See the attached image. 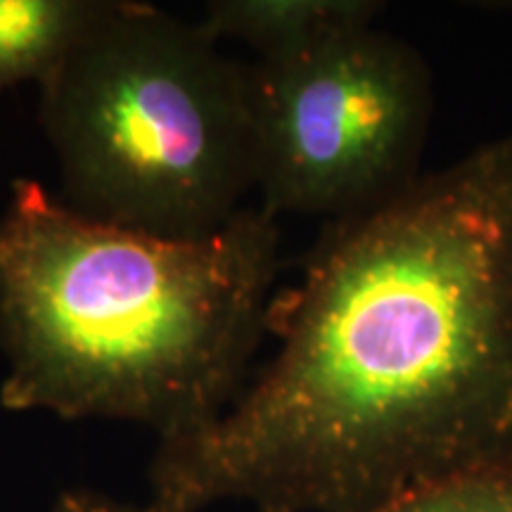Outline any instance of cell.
I'll list each match as a JSON object with an SVG mask.
<instances>
[{"label":"cell","mask_w":512,"mask_h":512,"mask_svg":"<svg viewBox=\"0 0 512 512\" xmlns=\"http://www.w3.org/2000/svg\"><path fill=\"white\" fill-rule=\"evenodd\" d=\"M275 354L159 444L147 512H375L512 451V133L328 221L273 294Z\"/></svg>","instance_id":"1"},{"label":"cell","mask_w":512,"mask_h":512,"mask_svg":"<svg viewBox=\"0 0 512 512\" xmlns=\"http://www.w3.org/2000/svg\"><path fill=\"white\" fill-rule=\"evenodd\" d=\"M278 271L280 226L259 204L174 240L17 178L0 214V403L136 422L159 444L207 430L247 384Z\"/></svg>","instance_id":"2"},{"label":"cell","mask_w":512,"mask_h":512,"mask_svg":"<svg viewBox=\"0 0 512 512\" xmlns=\"http://www.w3.org/2000/svg\"><path fill=\"white\" fill-rule=\"evenodd\" d=\"M219 46L155 5L105 0L41 86L67 207L174 240L207 238L245 209L247 76Z\"/></svg>","instance_id":"3"},{"label":"cell","mask_w":512,"mask_h":512,"mask_svg":"<svg viewBox=\"0 0 512 512\" xmlns=\"http://www.w3.org/2000/svg\"><path fill=\"white\" fill-rule=\"evenodd\" d=\"M245 76L254 190L275 219H347L422 176L432 72L377 24L245 64Z\"/></svg>","instance_id":"4"},{"label":"cell","mask_w":512,"mask_h":512,"mask_svg":"<svg viewBox=\"0 0 512 512\" xmlns=\"http://www.w3.org/2000/svg\"><path fill=\"white\" fill-rule=\"evenodd\" d=\"M377 0H214L204 8V34L240 41L256 60H280L347 31L375 27Z\"/></svg>","instance_id":"5"},{"label":"cell","mask_w":512,"mask_h":512,"mask_svg":"<svg viewBox=\"0 0 512 512\" xmlns=\"http://www.w3.org/2000/svg\"><path fill=\"white\" fill-rule=\"evenodd\" d=\"M105 0H0V93L48 83Z\"/></svg>","instance_id":"6"},{"label":"cell","mask_w":512,"mask_h":512,"mask_svg":"<svg viewBox=\"0 0 512 512\" xmlns=\"http://www.w3.org/2000/svg\"><path fill=\"white\" fill-rule=\"evenodd\" d=\"M375 512H512V451Z\"/></svg>","instance_id":"7"},{"label":"cell","mask_w":512,"mask_h":512,"mask_svg":"<svg viewBox=\"0 0 512 512\" xmlns=\"http://www.w3.org/2000/svg\"><path fill=\"white\" fill-rule=\"evenodd\" d=\"M50 512H147L145 505L124 503L117 498H110L98 491L72 489L57 496Z\"/></svg>","instance_id":"8"}]
</instances>
